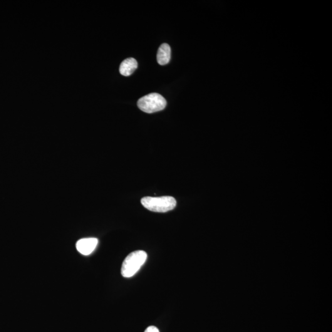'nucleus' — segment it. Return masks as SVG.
I'll return each instance as SVG.
<instances>
[{
    "label": "nucleus",
    "mask_w": 332,
    "mask_h": 332,
    "mask_svg": "<svg viewBox=\"0 0 332 332\" xmlns=\"http://www.w3.org/2000/svg\"><path fill=\"white\" fill-rule=\"evenodd\" d=\"M147 259V254L143 250H136L131 253L124 260L121 267V274L126 278L134 276Z\"/></svg>",
    "instance_id": "obj_1"
},
{
    "label": "nucleus",
    "mask_w": 332,
    "mask_h": 332,
    "mask_svg": "<svg viewBox=\"0 0 332 332\" xmlns=\"http://www.w3.org/2000/svg\"><path fill=\"white\" fill-rule=\"evenodd\" d=\"M143 206L150 211L165 213L172 210L177 202L172 197H145L141 199Z\"/></svg>",
    "instance_id": "obj_2"
},
{
    "label": "nucleus",
    "mask_w": 332,
    "mask_h": 332,
    "mask_svg": "<svg viewBox=\"0 0 332 332\" xmlns=\"http://www.w3.org/2000/svg\"><path fill=\"white\" fill-rule=\"evenodd\" d=\"M167 101L162 95L158 93H152L142 97L138 100V108L143 112L153 113L164 110Z\"/></svg>",
    "instance_id": "obj_3"
},
{
    "label": "nucleus",
    "mask_w": 332,
    "mask_h": 332,
    "mask_svg": "<svg viewBox=\"0 0 332 332\" xmlns=\"http://www.w3.org/2000/svg\"><path fill=\"white\" fill-rule=\"evenodd\" d=\"M98 242V239L94 237L80 239L76 242V249L83 255H90L96 249Z\"/></svg>",
    "instance_id": "obj_4"
},
{
    "label": "nucleus",
    "mask_w": 332,
    "mask_h": 332,
    "mask_svg": "<svg viewBox=\"0 0 332 332\" xmlns=\"http://www.w3.org/2000/svg\"><path fill=\"white\" fill-rule=\"evenodd\" d=\"M137 67V62L135 59L132 58L126 59L121 64L120 72L123 76H129L132 75Z\"/></svg>",
    "instance_id": "obj_5"
},
{
    "label": "nucleus",
    "mask_w": 332,
    "mask_h": 332,
    "mask_svg": "<svg viewBox=\"0 0 332 332\" xmlns=\"http://www.w3.org/2000/svg\"><path fill=\"white\" fill-rule=\"evenodd\" d=\"M171 56V49L167 43L163 44L158 49L157 61L161 66H165L169 63Z\"/></svg>",
    "instance_id": "obj_6"
},
{
    "label": "nucleus",
    "mask_w": 332,
    "mask_h": 332,
    "mask_svg": "<svg viewBox=\"0 0 332 332\" xmlns=\"http://www.w3.org/2000/svg\"><path fill=\"white\" fill-rule=\"evenodd\" d=\"M144 332H160L157 328L155 326H150L146 329Z\"/></svg>",
    "instance_id": "obj_7"
}]
</instances>
